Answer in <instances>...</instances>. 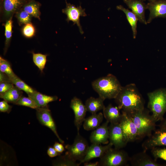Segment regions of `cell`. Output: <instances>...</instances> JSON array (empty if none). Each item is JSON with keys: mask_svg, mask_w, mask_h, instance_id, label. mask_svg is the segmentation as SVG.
Here are the masks:
<instances>
[{"mask_svg": "<svg viewBox=\"0 0 166 166\" xmlns=\"http://www.w3.org/2000/svg\"><path fill=\"white\" fill-rule=\"evenodd\" d=\"M142 144L144 151L160 146H166V128H160L155 130Z\"/></svg>", "mask_w": 166, "mask_h": 166, "instance_id": "8fae6325", "label": "cell"}, {"mask_svg": "<svg viewBox=\"0 0 166 166\" xmlns=\"http://www.w3.org/2000/svg\"><path fill=\"white\" fill-rule=\"evenodd\" d=\"M148 0L149 1V2H152V1H155L156 0Z\"/></svg>", "mask_w": 166, "mask_h": 166, "instance_id": "b9f144b4", "label": "cell"}, {"mask_svg": "<svg viewBox=\"0 0 166 166\" xmlns=\"http://www.w3.org/2000/svg\"><path fill=\"white\" fill-rule=\"evenodd\" d=\"M0 94V97L4 100L15 104L22 96V92L15 86L5 93Z\"/></svg>", "mask_w": 166, "mask_h": 166, "instance_id": "d4e9b609", "label": "cell"}, {"mask_svg": "<svg viewBox=\"0 0 166 166\" xmlns=\"http://www.w3.org/2000/svg\"><path fill=\"white\" fill-rule=\"evenodd\" d=\"M109 123L106 121L92 132L89 139L92 144H107L109 143Z\"/></svg>", "mask_w": 166, "mask_h": 166, "instance_id": "9a60e30c", "label": "cell"}, {"mask_svg": "<svg viewBox=\"0 0 166 166\" xmlns=\"http://www.w3.org/2000/svg\"><path fill=\"white\" fill-rule=\"evenodd\" d=\"M65 154V156L60 157L57 161L54 163V164L57 166H79L80 164Z\"/></svg>", "mask_w": 166, "mask_h": 166, "instance_id": "4dcf8cb0", "label": "cell"}, {"mask_svg": "<svg viewBox=\"0 0 166 166\" xmlns=\"http://www.w3.org/2000/svg\"><path fill=\"white\" fill-rule=\"evenodd\" d=\"M15 104L27 106L33 109H36L38 108L35 102L29 97L22 96Z\"/></svg>", "mask_w": 166, "mask_h": 166, "instance_id": "1f68e13d", "label": "cell"}, {"mask_svg": "<svg viewBox=\"0 0 166 166\" xmlns=\"http://www.w3.org/2000/svg\"><path fill=\"white\" fill-rule=\"evenodd\" d=\"M84 166H100L99 161H96L95 162H88L84 163Z\"/></svg>", "mask_w": 166, "mask_h": 166, "instance_id": "ab89813d", "label": "cell"}, {"mask_svg": "<svg viewBox=\"0 0 166 166\" xmlns=\"http://www.w3.org/2000/svg\"><path fill=\"white\" fill-rule=\"evenodd\" d=\"M13 17H11L4 23V26L5 27V41L4 48V54L6 52L10 45L11 41L12 32Z\"/></svg>", "mask_w": 166, "mask_h": 166, "instance_id": "484cf974", "label": "cell"}, {"mask_svg": "<svg viewBox=\"0 0 166 166\" xmlns=\"http://www.w3.org/2000/svg\"><path fill=\"white\" fill-rule=\"evenodd\" d=\"M116 8L122 11L126 15L127 19L131 27L133 38H136L137 35V24L138 21L137 18L133 12L122 5L117 6Z\"/></svg>", "mask_w": 166, "mask_h": 166, "instance_id": "603a6c76", "label": "cell"}, {"mask_svg": "<svg viewBox=\"0 0 166 166\" xmlns=\"http://www.w3.org/2000/svg\"><path fill=\"white\" fill-rule=\"evenodd\" d=\"M14 85L11 82H4L0 83V94L5 93L12 89Z\"/></svg>", "mask_w": 166, "mask_h": 166, "instance_id": "e575fe53", "label": "cell"}, {"mask_svg": "<svg viewBox=\"0 0 166 166\" xmlns=\"http://www.w3.org/2000/svg\"><path fill=\"white\" fill-rule=\"evenodd\" d=\"M113 145L109 142L106 145L102 146L101 144H92L89 146L86 155L84 159L79 163L88 162L91 160L96 158L101 157Z\"/></svg>", "mask_w": 166, "mask_h": 166, "instance_id": "e0dca14e", "label": "cell"}, {"mask_svg": "<svg viewBox=\"0 0 166 166\" xmlns=\"http://www.w3.org/2000/svg\"><path fill=\"white\" fill-rule=\"evenodd\" d=\"M105 100L99 97L97 98L93 97L89 98L86 101L85 103L87 111L93 114L103 110L105 107L104 104Z\"/></svg>", "mask_w": 166, "mask_h": 166, "instance_id": "7402d4cb", "label": "cell"}, {"mask_svg": "<svg viewBox=\"0 0 166 166\" xmlns=\"http://www.w3.org/2000/svg\"><path fill=\"white\" fill-rule=\"evenodd\" d=\"M160 127V128H166V119L161 124Z\"/></svg>", "mask_w": 166, "mask_h": 166, "instance_id": "60d3db41", "label": "cell"}, {"mask_svg": "<svg viewBox=\"0 0 166 166\" xmlns=\"http://www.w3.org/2000/svg\"><path fill=\"white\" fill-rule=\"evenodd\" d=\"M10 79L12 83L15 85L19 89L24 91L27 94L33 93L36 91L20 79L16 75Z\"/></svg>", "mask_w": 166, "mask_h": 166, "instance_id": "4316f807", "label": "cell"}, {"mask_svg": "<svg viewBox=\"0 0 166 166\" xmlns=\"http://www.w3.org/2000/svg\"><path fill=\"white\" fill-rule=\"evenodd\" d=\"M32 53L34 63L41 72H42L47 61V55L41 53H35L34 52H32Z\"/></svg>", "mask_w": 166, "mask_h": 166, "instance_id": "83f0119b", "label": "cell"}, {"mask_svg": "<svg viewBox=\"0 0 166 166\" xmlns=\"http://www.w3.org/2000/svg\"><path fill=\"white\" fill-rule=\"evenodd\" d=\"M143 152L137 153L130 157L129 161L133 166H159L154 159H153L146 152Z\"/></svg>", "mask_w": 166, "mask_h": 166, "instance_id": "ac0fdd59", "label": "cell"}, {"mask_svg": "<svg viewBox=\"0 0 166 166\" xmlns=\"http://www.w3.org/2000/svg\"><path fill=\"white\" fill-rule=\"evenodd\" d=\"M151 150V153L155 160L160 158L166 161V148H159L156 147Z\"/></svg>", "mask_w": 166, "mask_h": 166, "instance_id": "836d02e7", "label": "cell"}, {"mask_svg": "<svg viewBox=\"0 0 166 166\" xmlns=\"http://www.w3.org/2000/svg\"><path fill=\"white\" fill-rule=\"evenodd\" d=\"M31 0H0V22H5Z\"/></svg>", "mask_w": 166, "mask_h": 166, "instance_id": "52a82bcc", "label": "cell"}, {"mask_svg": "<svg viewBox=\"0 0 166 166\" xmlns=\"http://www.w3.org/2000/svg\"><path fill=\"white\" fill-rule=\"evenodd\" d=\"M147 9L149 11L147 23H150L156 18H166V0H156L146 4Z\"/></svg>", "mask_w": 166, "mask_h": 166, "instance_id": "5bb4252c", "label": "cell"}, {"mask_svg": "<svg viewBox=\"0 0 166 166\" xmlns=\"http://www.w3.org/2000/svg\"><path fill=\"white\" fill-rule=\"evenodd\" d=\"M7 101L4 100L0 102V111L1 112H8L10 111L11 106L8 103Z\"/></svg>", "mask_w": 166, "mask_h": 166, "instance_id": "d590c367", "label": "cell"}, {"mask_svg": "<svg viewBox=\"0 0 166 166\" xmlns=\"http://www.w3.org/2000/svg\"><path fill=\"white\" fill-rule=\"evenodd\" d=\"M53 147L55 150L59 153H61L64 151V148L61 143L55 142L54 144Z\"/></svg>", "mask_w": 166, "mask_h": 166, "instance_id": "f35d334b", "label": "cell"}, {"mask_svg": "<svg viewBox=\"0 0 166 166\" xmlns=\"http://www.w3.org/2000/svg\"><path fill=\"white\" fill-rule=\"evenodd\" d=\"M70 107L73 110L74 114V124L77 132L84 122L87 111L85 105L79 98L75 97L71 100Z\"/></svg>", "mask_w": 166, "mask_h": 166, "instance_id": "7c38bea8", "label": "cell"}, {"mask_svg": "<svg viewBox=\"0 0 166 166\" xmlns=\"http://www.w3.org/2000/svg\"><path fill=\"white\" fill-rule=\"evenodd\" d=\"M122 112V116L119 124L128 142L140 139L138 129L134 122L129 116Z\"/></svg>", "mask_w": 166, "mask_h": 166, "instance_id": "ba28073f", "label": "cell"}, {"mask_svg": "<svg viewBox=\"0 0 166 166\" xmlns=\"http://www.w3.org/2000/svg\"><path fill=\"white\" fill-rule=\"evenodd\" d=\"M60 153L57 152L54 147H50L47 150V154L51 157H55L60 154Z\"/></svg>", "mask_w": 166, "mask_h": 166, "instance_id": "8d00e7d4", "label": "cell"}, {"mask_svg": "<svg viewBox=\"0 0 166 166\" xmlns=\"http://www.w3.org/2000/svg\"><path fill=\"white\" fill-rule=\"evenodd\" d=\"M4 82L11 81L10 78L6 74L0 71V83Z\"/></svg>", "mask_w": 166, "mask_h": 166, "instance_id": "74e56055", "label": "cell"}, {"mask_svg": "<svg viewBox=\"0 0 166 166\" xmlns=\"http://www.w3.org/2000/svg\"><path fill=\"white\" fill-rule=\"evenodd\" d=\"M28 95V97L35 102L38 108L47 106L49 102L56 101L58 99L56 96H47L36 91Z\"/></svg>", "mask_w": 166, "mask_h": 166, "instance_id": "ffe728a7", "label": "cell"}, {"mask_svg": "<svg viewBox=\"0 0 166 166\" xmlns=\"http://www.w3.org/2000/svg\"><path fill=\"white\" fill-rule=\"evenodd\" d=\"M117 106L127 114L143 110L144 100L136 85L131 83L122 87L114 99Z\"/></svg>", "mask_w": 166, "mask_h": 166, "instance_id": "6da1fadb", "label": "cell"}, {"mask_svg": "<svg viewBox=\"0 0 166 166\" xmlns=\"http://www.w3.org/2000/svg\"><path fill=\"white\" fill-rule=\"evenodd\" d=\"M0 71L6 74L10 78L16 75L12 69L10 63L2 57H0Z\"/></svg>", "mask_w": 166, "mask_h": 166, "instance_id": "f546056e", "label": "cell"}, {"mask_svg": "<svg viewBox=\"0 0 166 166\" xmlns=\"http://www.w3.org/2000/svg\"><path fill=\"white\" fill-rule=\"evenodd\" d=\"M41 6V4L39 2L35 0H31L26 3L22 9L32 17L40 20L41 13L40 8Z\"/></svg>", "mask_w": 166, "mask_h": 166, "instance_id": "cb8c5ba5", "label": "cell"}, {"mask_svg": "<svg viewBox=\"0 0 166 166\" xmlns=\"http://www.w3.org/2000/svg\"><path fill=\"white\" fill-rule=\"evenodd\" d=\"M141 0L142 1H145L146 0Z\"/></svg>", "mask_w": 166, "mask_h": 166, "instance_id": "7bdbcfd3", "label": "cell"}, {"mask_svg": "<svg viewBox=\"0 0 166 166\" xmlns=\"http://www.w3.org/2000/svg\"><path fill=\"white\" fill-rule=\"evenodd\" d=\"M148 108L157 122L163 120L166 112V88H161L148 93Z\"/></svg>", "mask_w": 166, "mask_h": 166, "instance_id": "3957f363", "label": "cell"}, {"mask_svg": "<svg viewBox=\"0 0 166 166\" xmlns=\"http://www.w3.org/2000/svg\"><path fill=\"white\" fill-rule=\"evenodd\" d=\"M109 128V142L116 148L121 149L124 147L128 142L119 123H110Z\"/></svg>", "mask_w": 166, "mask_h": 166, "instance_id": "30bf717a", "label": "cell"}, {"mask_svg": "<svg viewBox=\"0 0 166 166\" xmlns=\"http://www.w3.org/2000/svg\"><path fill=\"white\" fill-rule=\"evenodd\" d=\"M14 14L20 26L31 22L32 17L22 8L16 12Z\"/></svg>", "mask_w": 166, "mask_h": 166, "instance_id": "f1b7e54d", "label": "cell"}, {"mask_svg": "<svg viewBox=\"0 0 166 166\" xmlns=\"http://www.w3.org/2000/svg\"><path fill=\"white\" fill-rule=\"evenodd\" d=\"M35 28L31 22L24 25L22 29V34L27 38L33 37L35 35Z\"/></svg>", "mask_w": 166, "mask_h": 166, "instance_id": "d6a6232c", "label": "cell"}, {"mask_svg": "<svg viewBox=\"0 0 166 166\" xmlns=\"http://www.w3.org/2000/svg\"><path fill=\"white\" fill-rule=\"evenodd\" d=\"M120 110L118 106L109 104L103 109L104 117L110 123H119L122 116Z\"/></svg>", "mask_w": 166, "mask_h": 166, "instance_id": "d6986e66", "label": "cell"}, {"mask_svg": "<svg viewBox=\"0 0 166 166\" xmlns=\"http://www.w3.org/2000/svg\"><path fill=\"white\" fill-rule=\"evenodd\" d=\"M89 146L86 140L77 132L73 143L65 146L67 150L65 154L75 161L81 162L84 158Z\"/></svg>", "mask_w": 166, "mask_h": 166, "instance_id": "8992f818", "label": "cell"}, {"mask_svg": "<svg viewBox=\"0 0 166 166\" xmlns=\"http://www.w3.org/2000/svg\"><path fill=\"white\" fill-rule=\"evenodd\" d=\"M129 158L125 151L112 147L100 158L99 162L101 166H122L127 164Z\"/></svg>", "mask_w": 166, "mask_h": 166, "instance_id": "5b68a950", "label": "cell"}, {"mask_svg": "<svg viewBox=\"0 0 166 166\" xmlns=\"http://www.w3.org/2000/svg\"><path fill=\"white\" fill-rule=\"evenodd\" d=\"M103 113L101 112L93 114L85 118L84 121L83 127L87 131L93 130L100 126L103 119Z\"/></svg>", "mask_w": 166, "mask_h": 166, "instance_id": "44dd1931", "label": "cell"}, {"mask_svg": "<svg viewBox=\"0 0 166 166\" xmlns=\"http://www.w3.org/2000/svg\"><path fill=\"white\" fill-rule=\"evenodd\" d=\"M124 2L132 10L141 23L147 25L145 12L146 4L140 0H123Z\"/></svg>", "mask_w": 166, "mask_h": 166, "instance_id": "2e32d148", "label": "cell"}, {"mask_svg": "<svg viewBox=\"0 0 166 166\" xmlns=\"http://www.w3.org/2000/svg\"><path fill=\"white\" fill-rule=\"evenodd\" d=\"M149 112L148 110L144 108L142 110L133 113L127 114L136 126L140 139L146 136L149 137L156 129V122Z\"/></svg>", "mask_w": 166, "mask_h": 166, "instance_id": "277c9868", "label": "cell"}, {"mask_svg": "<svg viewBox=\"0 0 166 166\" xmlns=\"http://www.w3.org/2000/svg\"><path fill=\"white\" fill-rule=\"evenodd\" d=\"M36 109L37 117L40 123L50 128L54 133L59 142L64 143V141L61 139L57 132L55 124L47 106L38 108Z\"/></svg>", "mask_w": 166, "mask_h": 166, "instance_id": "4fadbf2b", "label": "cell"}, {"mask_svg": "<svg viewBox=\"0 0 166 166\" xmlns=\"http://www.w3.org/2000/svg\"><path fill=\"white\" fill-rule=\"evenodd\" d=\"M92 85L99 97L105 100L115 99L122 87L116 77L111 74L94 81Z\"/></svg>", "mask_w": 166, "mask_h": 166, "instance_id": "7a4b0ae2", "label": "cell"}, {"mask_svg": "<svg viewBox=\"0 0 166 166\" xmlns=\"http://www.w3.org/2000/svg\"><path fill=\"white\" fill-rule=\"evenodd\" d=\"M65 1L66 7L62 10V11L67 16L66 21L68 22L72 21L74 24H76L81 34H83L84 32L80 23V17L86 16L85 9H83L81 6H76L73 4L67 3L66 0Z\"/></svg>", "mask_w": 166, "mask_h": 166, "instance_id": "9c48e42d", "label": "cell"}]
</instances>
